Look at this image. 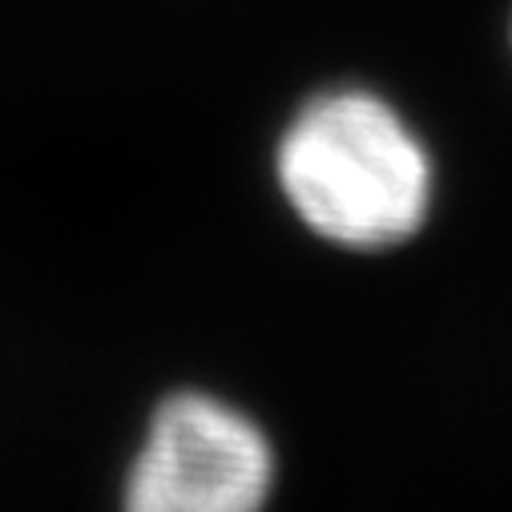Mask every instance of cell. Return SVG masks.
<instances>
[{
	"label": "cell",
	"instance_id": "6da1fadb",
	"mask_svg": "<svg viewBox=\"0 0 512 512\" xmlns=\"http://www.w3.org/2000/svg\"><path fill=\"white\" fill-rule=\"evenodd\" d=\"M287 210L327 246L375 254L412 242L436 206V154L412 117L371 85L307 93L271 154Z\"/></svg>",
	"mask_w": 512,
	"mask_h": 512
},
{
	"label": "cell",
	"instance_id": "7a4b0ae2",
	"mask_svg": "<svg viewBox=\"0 0 512 512\" xmlns=\"http://www.w3.org/2000/svg\"><path fill=\"white\" fill-rule=\"evenodd\" d=\"M279 460L271 436L206 392L170 396L125 480V512H263Z\"/></svg>",
	"mask_w": 512,
	"mask_h": 512
},
{
	"label": "cell",
	"instance_id": "3957f363",
	"mask_svg": "<svg viewBox=\"0 0 512 512\" xmlns=\"http://www.w3.org/2000/svg\"><path fill=\"white\" fill-rule=\"evenodd\" d=\"M504 49H508V61H512V0L504 9Z\"/></svg>",
	"mask_w": 512,
	"mask_h": 512
}]
</instances>
